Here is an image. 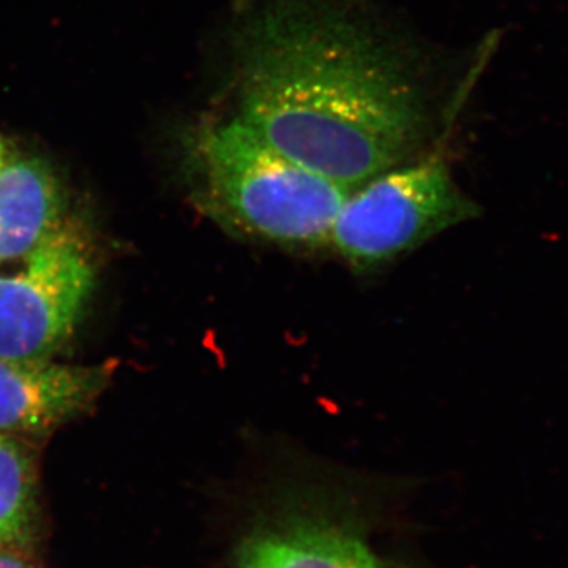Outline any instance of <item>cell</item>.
Here are the masks:
<instances>
[{
	"label": "cell",
	"mask_w": 568,
	"mask_h": 568,
	"mask_svg": "<svg viewBox=\"0 0 568 568\" xmlns=\"http://www.w3.org/2000/svg\"><path fill=\"white\" fill-rule=\"evenodd\" d=\"M477 215L437 151L351 190L328 246L354 271H375Z\"/></svg>",
	"instance_id": "obj_3"
},
{
	"label": "cell",
	"mask_w": 568,
	"mask_h": 568,
	"mask_svg": "<svg viewBox=\"0 0 568 568\" xmlns=\"http://www.w3.org/2000/svg\"><path fill=\"white\" fill-rule=\"evenodd\" d=\"M0 568H36L29 562L24 556L20 552L13 551V549L7 547V545H0Z\"/></svg>",
	"instance_id": "obj_9"
},
{
	"label": "cell",
	"mask_w": 568,
	"mask_h": 568,
	"mask_svg": "<svg viewBox=\"0 0 568 568\" xmlns=\"http://www.w3.org/2000/svg\"><path fill=\"white\" fill-rule=\"evenodd\" d=\"M118 368V361L67 365L51 358L0 357V435H48L88 413Z\"/></svg>",
	"instance_id": "obj_5"
},
{
	"label": "cell",
	"mask_w": 568,
	"mask_h": 568,
	"mask_svg": "<svg viewBox=\"0 0 568 568\" xmlns=\"http://www.w3.org/2000/svg\"><path fill=\"white\" fill-rule=\"evenodd\" d=\"M193 204L227 234L291 252L328 246L351 190L276 152L239 118L205 126L192 149Z\"/></svg>",
	"instance_id": "obj_2"
},
{
	"label": "cell",
	"mask_w": 568,
	"mask_h": 568,
	"mask_svg": "<svg viewBox=\"0 0 568 568\" xmlns=\"http://www.w3.org/2000/svg\"><path fill=\"white\" fill-rule=\"evenodd\" d=\"M36 455L22 437L0 435V545H26L37 510Z\"/></svg>",
	"instance_id": "obj_8"
},
{
	"label": "cell",
	"mask_w": 568,
	"mask_h": 568,
	"mask_svg": "<svg viewBox=\"0 0 568 568\" xmlns=\"http://www.w3.org/2000/svg\"><path fill=\"white\" fill-rule=\"evenodd\" d=\"M0 267V357L51 358L71 338L95 286L91 242L62 220L36 248Z\"/></svg>",
	"instance_id": "obj_4"
},
{
	"label": "cell",
	"mask_w": 568,
	"mask_h": 568,
	"mask_svg": "<svg viewBox=\"0 0 568 568\" xmlns=\"http://www.w3.org/2000/svg\"><path fill=\"white\" fill-rule=\"evenodd\" d=\"M62 189L50 164L13 159L0 170V263L36 248L62 222Z\"/></svg>",
	"instance_id": "obj_6"
},
{
	"label": "cell",
	"mask_w": 568,
	"mask_h": 568,
	"mask_svg": "<svg viewBox=\"0 0 568 568\" xmlns=\"http://www.w3.org/2000/svg\"><path fill=\"white\" fill-rule=\"evenodd\" d=\"M10 159L11 152L9 144H7V141L3 140L2 136H0V170H2V168L10 162Z\"/></svg>",
	"instance_id": "obj_10"
},
{
	"label": "cell",
	"mask_w": 568,
	"mask_h": 568,
	"mask_svg": "<svg viewBox=\"0 0 568 568\" xmlns=\"http://www.w3.org/2000/svg\"><path fill=\"white\" fill-rule=\"evenodd\" d=\"M239 568H377L368 547L335 526L301 523L242 541Z\"/></svg>",
	"instance_id": "obj_7"
},
{
	"label": "cell",
	"mask_w": 568,
	"mask_h": 568,
	"mask_svg": "<svg viewBox=\"0 0 568 568\" xmlns=\"http://www.w3.org/2000/svg\"><path fill=\"white\" fill-rule=\"evenodd\" d=\"M237 54V118L305 170L354 190L416 151V82L346 13L274 0L241 26Z\"/></svg>",
	"instance_id": "obj_1"
}]
</instances>
